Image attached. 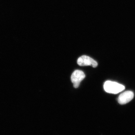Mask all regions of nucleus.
<instances>
[{
  "label": "nucleus",
  "instance_id": "7ed1b4c3",
  "mask_svg": "<svg viewBox=\"0 0 135 135\" xmlns=\"http://www.w3.org/2000/svg\"><path fill=\"white\" fill-rule=\"evenodd\" d=\"M77 64L80 66H92V67L96 68L98 66V63L93 59L87 56H82L78 59Z\"/></svg>",
  "mask_w": 135,
  "mask_h": 135
},
{
  "label": "nucleus",
  "instance_id": "20e7f679",
  "mask_svg": "<svg viewBox=\"0 0 135 135\" xmlns=\"http://www.w3.org/2000/svg\"><path fill=\"white\" fill-rule=\"evenodd\" d=\"M134 94L131 91H126L122 93L118 98V102L120 104L123 105L128 103L133 99Z\"/></svg>",
  "mask_w": 135,
  "mask_h": 135
},
{
  "label": "nucleus",
  "instance_id": "f03ea898",
  "mask_svg": "<svg viewBox=\"0 0 135 135\" xmlns=\"http://www.w3.org/2000/svg\"><path fill=\"white\" fill-rule=\"evenodd\" d=\"M85 77L84 73L81 70H76L74 72L71 76V81L73 83L74 87L75 88L79 86L81 81Z\"/></svg>",
  "mask_w": 135,
  "mask_h": 135
},
{
  "label": "nucleus",
  "instance_id": "f257e3e1",
  "mask_svg": "<svg viewBox=\"0 0 135 135\" xmlns=\"http://www.w3.org/2000/svg\"><path fill=\"white\" fill-rule=\"evenodd\" d=\"M104 88L105 92L113 94H118L125 89V86L122 84L111 81H107L105 82Z\"/></svg>",
  "mask_w": 135,
  "mask_h": 135
}]
</instances>
